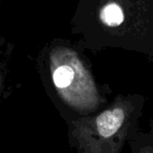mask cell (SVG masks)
<instances>
[{
  "instance_id": "7a4b0ae2",
  "label": "cell",
  "mask_w": 153,
  "mask_h": 153,
  "mask_svg": "<svg viewBox=\"0 0 153 153\" xmlns=\"http://www.w3.org/2000/svg\"><path fill=\"white\" fill-rule=\"evenodd\" d=\"M85 51L78 41L55 38L37 60L45 91L65 123L94 114L109 103Z\"/></svg>"
},
{
  "instance_id": "277c9868",
  "label": "cell",
  "mask_w": 153,
  "mask_h": 153,
  "mask_svg": "<svg viewBox=\"0 0 153 153\" xmlns=\"http://www.w3.org/2000/svg\"><path fill=\"white\" fill-rule=\"evenodd\" d=\"M128 146L130 153H153V129L148 132L138 129Z\"/></svg>"
},
{
  "instance_id": "5b68a950",
  "label": "cell",
  "mask_w": 153,
  "mask_h": 153,
  "mask_svg": "<svg viewBox=\"0 0 153 153\" xmlns=\"http://www.w3.org/2000/svg\"><path fill=\"white\" fill-rule=\"evenodd\" d=\"M148 59H149V61H150L151 63H152V65H153V56H152V57H150V58H148Z\"/></svg>"
},
{
  "instance_id": "3957f363",
  "label": "cell",
  "mask_w": 153,
  "mask_h": 153,
  "mask_svg": "<svg viewBox=\"0 0 153 153\" xmlns=\"http://www.w3.org/2000/svg\"><path fill=\"white\" fill-rule=\"evenodd\" d=\"M146 98L119 94L102 110L66 123L70 148L76 153H122L138 131Z\"/></svg>"
},
{
  "instance_id": "6da1fadb",
  "label": "cell",
  "mask_w": 153,
  "mask_h": 153,
  "mask_svg": "<svg viewBox=\"0 0 153 153\" xmlns=\"http://www.w3.org/2000/svg\"><path fill=\"white\" fill-rule=\"evenodd\" d=\"M70 33L85 51L153 56V0H78Z\"/></svg>"
},
{
  "instance_id": "8992f818",
  "label": "cell",
  "mask_w": 153,
  "mask_h": 153,
  "mask_svg": "<svg viewBox=\"0 0 153 153\" xmlns=\"http://www.w3.org/2000/svg\"><path fill=\"white\" fill-rule=\"evenodd\" d=\"M0 88H1V85H0Z\"/></svg>"
}]
</instances>
